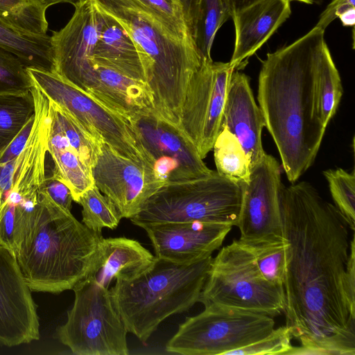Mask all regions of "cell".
Segmentation results:
<instances>
[{
	"mask_svg": "<svg viewBox=\"0 0 355 355\" xmlns=\"http://www.w3.org/2000/svg\"><path fill=\"white\" fill-rule=\"evenodd\" d=\"M292 184L280 198L288 244L284 313L300 345L288 354L355 355V311L345 288L349 226L312 184Z\"/></svg>",
	"mask_w": 355,
	"mask_h": 355,
	"instance_id": "1",
	"label": "cell"
},
{
	"mask_svg": "<svg viewBox=\"0 0 355 355\" xmlns=\"http://www.w3.org/2000/svg\"><path fill=\"white\" fill-rule=\"evenodd\" d=\"M324 42V31L314 26L261 62L259 107L291 183L313 164L327 128L316 114L313 94L315 60Z\"/></svg>",
	"mask_w": 355,
	"mask_h": 355,
	"instance_id": "2",
	"label": "cell"
},
{
	"mask_svg": "<svg viewBox=\"0 0 355 355\" xmlns=\"http://www.w3.org/2000/svg\"><path fill=\"white\" fill-rule=\"evenodd\" d=\"M103 238L40 189L37 202L15 206L12 250L32 292L73 289L94 270Z\"/></svg>",
	"mask_w": 355,
	"mask_h": 355,
	"instance_id": "3",
	"label": "cell"
},
{
	"mask_svg": "<svg viewBox=\"0 0 355 355\" xmlns=\"http://www.w3.org/2000/svg\"><path fill=\"white\" fill-rule=\"evenodd\" d=\"M133 40L153 98V110L177 125L191 77L202 58L193 42L169 31L135 0H92Z\"/></svg>",
	"mask_w": 355,
	"mask_h": 355,
	"instance_id": "4",
	"label": "cell"
},
{
	"mask_svg": "<svg viewBox=\"0 0 355 355\" xmlns=\"http://www.w3.org/2000/svg\"><path fill=\"white\" fill-rule=\"evenodd\" d=\"M212 258L180 263L155 257L137 277L116 279L110 290L128 332L145 344L164 320L198 302Z\"/></svg>",
	"mask_w": 355,
	"mask_h": 355,
	"instance_id": "5",
	"label": "cell"
},
{
	"mask_svg": "<svg viewBox=\"0 0 355 355\" xmlns=\"http://www.w3.org/2000/svg\"><path fill=\"white\" fill-rule=\"evenodd\" d=\"M243 185L216 171L203 178L165 183L130 219L148 223L201 221L236 226Z\"/></svg>",
	"mask_w": 355,
	"mask_h": 355,
	"instance_id": "6",
	"label": "cell"
},
{
	"mask_svg": "<svg viewBox=\"0 0 355 355\" xmlns=\"http://www.w3.org/2000/svg\"><path fill=\"white\" fill-rule=\"evenodd\" d=\"M198 302L272 318L283 313L286 305L284 287L263 276L251 250L239 240L222 248L212 258Z\"/></svg>",
	"mask_w": 355,
	"mask_h": 355,
	"instance_id": "7",
	"label": "cell"
},
{
	"mask_svg": "<svg viewBox=\"0 0 355 355\" xmlns=\"http://www.w3.org/2000/svg\"><path fill=\"white\" fill-rule=\"evenodd\" d=\"M72 307L58 327L59 340L76 355H128V331L111 290L89 273L72 289Z\"/></svg>",
	"mask_w": 355,
	"mask_h": 355,
	"instance_id": "8",
	"label": "cell"
},
{
	"mask_svg": "<svg viewBox=\"0 0 355 355\" xmlns=\"http://www.w3.org/2000/svg\"><path fill=\"white\" fill-rule=\"evenodd\" d=\"M272 317L226 306L211 304L187 318L167 342L168 353L182 355H230L268 335Z\"/></svg>",
	"mask_w": 355,
	"mask_h": 355,
	"instance_id": "9",
	"label": "cell"
},
{
	"mask_svg": "<svg viewBox=\"0 0 355 355\" xmlns=\"http://www.w3.org/2000/svg\"><path fill=\"white\" fill-rule=\"evenodd\" d=\"M27 69L34 86L49 101L96 131L119 153L150 167L126 118L55 73Z\"/></svg>",
	"mask_w": 355,
	"mask_h": 355,
	"instance_id": "10",
	"label": "cell"
},
{
	"mask_svg": "<svg viewBox=\"0 0 355 355\" xmlns=\"http://www.w3.org/2000/svg\"><path fill=\"white\" fill-rule=\"evenodd\" d=\"M128 121L150 168L165 183L200 178L213 172L180 127L153 108L134 114Z\"/></svg>",
	"mask_w": 355,
	"mask_h": 355,
	"instance_id": "11",
	"label": "cell"
},
{
	"mask_svg": "<svg viewBox=\"0 0 355 355\" xmlns=\"http://www.w3.org/2000/svg\"><path fill=\"white\" fill-rule=\"evenodd\" d=\"M235 67L230 62L202 60L191 77L178 126L204 159L221 130L227 88Z\"/></svg>",
	"mask_w": 355,
	"mask_h": 355,
	"instance_id": "12",
	"label": "cell"
},
{
	"mask_svg": "<svg viewBox=\"0 0 355 355\" xmlns=\"http://www.w3.org/2000/svg\"><path fill=\"white\" fill-rule=\"evenodd\" d=\"M243 185V198L236 227L239 241L249 247L282 243L281 166L272 155L251 168L249 181Z\"/></svg>",
	"mask_w": 355,
	"mask_h": 355,
	"instance_id": "13",
	"label": "cell"
},
{
	"mask_svg": "<svg viewBox=\"0 0 355 355\" xmlns=\"http://www.w3.org/2000/svg\"><path fill=\"white\" fill-rule=\"evenodd\" d=\"M92 173L94 184L121 217L129 219L165 184L150 167L122 155L105 142Z\"/></svg>",
	"mask_w": 355,
	"mask_h": 355,
	"instance_id": "14",
	"label": "cell"
},
{
	"mask_svg": "<svg viewBox=\"0 0 355 355\" xmlns=\"http://www.w3.org/2000/svg\"><path fill=\"white\" fill-rule=\"evenodd\" d=\"M61 30L51 36L55 73L89 93L95 83L93 53L98 37L96 8L92 0H83Z\"/></svg>",
	"mask_w": 355,
	"mask_h": 355,
	"instance_id": "15",
	"label": "cell"
},
{
	"mask_svg": "<svg viewBox=\"0 0 355 355\" xmlns=\"http://www.w3.org/2000/svg\"><path fill=\"white\" fill-rule=\"evenodd\" d=\"M15 252L0 243V344L15 347L40 338L37 306Z\"/></svg>",
	"mask_w": 355,
	"mask_h": 355,
	"instance_id": "16",
	"label": "cell"
},
{
	"mask_svg": "<svg viewBox=\"0 0 355 355\" xmlns=\"http://www.w3.org/2000/svg\"><path fill=\"white\" fill-rule=\"evenodd\" d=\"M139 227L146 231L156 257L180 263L211 256L232 227L201 221L148 223Z\"/></svg>",
	"mask_w": 355,
	"mask_h": 355,
	"instance_id": "17",
	"label": "cell"
},
{
	"mask_svg": "<svg viewBox=\"0 0 355 355\" xmlns=\"http://www.w3.org/2000/svg\"><path fill=\"white\" fill-rule=\"evenodd\" d=\"M226 127L240 141L250 162L251 168L266 154L262 145L265 121L256 103L249 77L234 71L227 88L221 128Z\"/></svg>",
	"mask_w": 355,
	"mask_h": 355,
	"instance_id": "18",
	"label": "cell"
},
{
	"mask_svg": "<svg viewBox=\"0 0 355 355\" xmlns=\"http://www.w3.org/2000/svg\"><path fill=\"white\" fill-rule=\"evenodd\" d=\"M291 13L289 0H258L234 12V47L230 64L238 68L259 50Z\"/></svg>",
	"mask_w": 355,
	"mask_h": 355,
	"instance_id": "19",
	"label": "cell"
},
{
	"mask_svg": "<svg viewBox=\"0 0 355 355\" xmlns=\"http://www.w3.org/2000/svg\"><path fill=\"white\" fill-rule=\"evenodd\" d=\"M94 5L98 29L92 57L94 66L146 83L139 54L130 35L114 17Z\"/></svg>",
	"mask_w": 355,
	"mask_h": 355,
	"instance_id": "20",
	"label": "cell"
},
{
	"mask_svg": "<svg viewBox=\"0 0 355 355\" xmlns=\"http://www.w3.org/2000/svg\"><path fill=\"white\" fill-rule=\"evenodd\" d=\"M155 256L138 241L125 237L103 238L92 274L109 288L114 279H130L147 270Z\"/></svg>",
	"mask_w": 355,
	"mask_h": 355,
	"instance_id": "21",
	"label": "cell"
},
{
	"mask_svg": "<svg viewBox=\"0 0 355 355\" xmlns=\"http://www.w3.org/2000/svg\"><path fill=\"white\" fill-rule=\"evenodd\" d=\"M128 120L135 113L153 108L148 84L112 69L95 66V83L88 93Z\"/></svg>",
	"mask_w": 355,
	"mask_h": 355,
	"instance_id": "22",
	"label": "cell"
},
{
	"mask_svg": "<svg viewBox=\"0 0 355 355\" xmlns=\"http://www.w3.org/2000/svg\"><path fill=\"white\" fill-rule=\"evenodd\" d=\"M50 116L47 152L54 164L51 175L68 187L73 201L78 202L80 196L94 184L92 169L71 148L51 112Z\"/></svg>",
	"mask_w": 355,
	"mask_h": 355,
	"instance_id": "23",
	"label": "cell"
},
{
	"mask_svg": "<svg viewBox=\"0 0 355 355\" xmlns=\"http://www.w3.org/2000/svg\"><path fill=\"white\" fill-rule=\"evenodd\" d=\"M0 48L18 57L28 68L55 73L51 36L21 31L0 20Z\"/></svg>",
	"mask_w": 355,
	"mask_h": 355,
	"instance_id": "24",
	"label": "cell"
},
{
	"mask_svg": "<svg viewBox=\"0 0 355 355\" xmlns=\"http://www.w3.org/2000/svg\"><path fill=\"white\" fill-rule=\"evenodd\" d=\"M313 94L316 114L323 126L327 128L336 112L343 89L326 42L320 49L315 60Z\"/></svg>",
	"mask_w": 355,
	"mask_h": 355,
	"instance_id": "25",
	"label": "cell"
},
{
	"mask_svg": "<svg viewBox=\"0 0 355 355\" xmlns=\"http://www.w3.org/2000/svg\"><path fill=\"white\" fill-rule=\"evenodd\" d=\"M49 103L51 114L58 122L70 146L83 162L92 169L104 142L103 139L98 133L69 112L53 103Z\"/></svg>",
	"mask_w": 355,
	"mask_h": 355,
	"instance_id": "26",
	"label": "cell"
},
{
	"mask_svg": "<svg viewBox=\"0 0 355 355\" xmlns=\"http://www.w3.org/2000/svg\"><path fill=\"white\" fill-rule=\"evenodd\" d=\"M216 172L239 184L247 183L251 174L249 158L239 139L222 127L214 146Z\"/></svg>",
	"mask_w": 355,
	"mask_h": 355,
	"instance_id": "27",
	"label": "cell"
},
{
	"mask_svg": "<svg viewBox=\"0 0 355 355\" xmlns=\"http://www.w3.org/2000/svg\"><path fill=\"white\" fill-rule=\"evenodd\" d=\"M34 113L35 101L31 90L22 94H0V152Z\"/></svg>",
	"mask_w": 355,
	"mask_h": 355,
	"instance_id": "28",
	"label": "cell"
},
{
	"mask_svg": "<svg viewBox=\"0 0 355 355\" xmlns=\"http://www.w3.org/2000/svg\"><path fill=\"white\" fill-rule=\"evenodd\" d=\"M46 10L38 0H0V20L30 34H46Z\"/></svg>",
	"mask_w": 355,
	"mask_h": 355,
	"instance_id": "29",
	"label": "cell"
},
{
	"mask_svg": "<svg viewBox=\"0 0 355 355\" xmlns=\"http://www.w3.org/2000/svg\"><path fill=\"white\" fill-rule=\"evenodd\" d=\"M231 17L223 0H202L192 38L202 60H212L211 50L216 34Z\"/></svg>",
	"mask_w": 355,
	"mask_h": 355,
	"instance_id": "30",
	"label": "cell"
},
{
	"mask_svg": "<svg viewBox=\"0 0 355 355\" xmlns=\"http://www.w3.org/2000/svg\"><path fill=\"white\" fill-rule=\"evenodd\" d=\"M82 207V223L91 230L101 233L103 228L116 229L122 218L112 200L94 184L78 201Z\"/></svg>",
	"mask_w": 355,
	"mask_h": 355,
	"instance_id": "31",
	"label": "cell"
},
{
	"mask_svg": "<svg viewBox=\"0 0 355 355\" xmlns=\"http://www.w3.org/2000/svg\"><path fill=\"white\" fill-rule=\"evenodd\" d=\"M335 207L340 211L349 227L355 230V174L343 168L323 171Z\"/></svg>",
	"mask_w": 355,
	"mask_h": 355,
	"instance_id": "32",
	"label": "cell"
},
{
	"mask_svg": "<svg viewBox=\"0 0 355 355\" xmlns=\"http://www.w3.org/2000/svg\"><path fill=\"white\" fill-rule=\"evenodd\" d=\"M247 247L252 252L263 276L270 283L283 286L288 247L286 240L282 243Z\"/></svg>",
	"mask_w": 355,
	"mask_h": 355,
	"instance_id": "33",
	"label": "cell"
},
{
	"mask_svg": "<svg viewBox=\"0 0 355 355\" xmlns=\"http://www.w3.org/2000/svg\"><path fill=\"white\" fill-rule=\"evenodd\" d=\"M147 12L175 35L193 42L179 0H135Z\"/></svg>",
	"mask_w": 355,
	"mask_h": 355,
	"instance_id": "34",
	"label": "cell"
},
{
	"mask_svg": "<svg viewBox=\"0 0 355 355\" xmlns=\"http://www.w3.org/2000/svg\"><path fill=\"white\" fill-rule=\"evenodd\" d=\"M33 87L27 67L21 60L0 48V94L26 93Z\"/></svg>",
	"mask_w": 355,
	"mask_h": 355,
	"instance_id": "35",
	"label": "cell"
},
{
	"mask_svg": "<svg viewBox=\"0 0 355 355\" xmlns=\"http://www.w3.org/2000/svg\"><path fill=\"white\" fill-rule=\"evenodd\" d=\"M293 338L289 329L282 326L264 338L232 351L230 355L288 354L293 347Z\"/></svg>",
	"mask_w": 355,
	"mask_h": 355,
	"instance_id": "36",
	"label": "cell"
},
{
	"mask_svg": "<svg viewBox=\"0 0 355 355\" xmlns=\"http://www.w3.org/2000/svg\"><path fill=\"white\" fill-rule=\"evenodd\" d=\"M40 190L45 193L54 203L62 209L71 211L73 200L68 187L51 174L46 176Z\"/></svg>",
	"mask_w": 355,
	"mask_h": 355,
	"instance_id": "37",
	"label": "cell"
},
{
	"mask_svg": "<svg viewBox=\"0 0 355 355\" xmlns=\"http://www.w3.org/2000/svg\"><path fill=\"white\" fill-rule=\"evenodd\" d=\"M35 122V113L10 143L0 152V163L17 158L24 148L31 134Z\"/></svg>",
	"mask_w": 355,
	"mask_h": 355,
	"instance_id": "38",
	"label": "cell"
},
{
	"mask_svg": "<svg viewBox=\"0 0 355 355\" xmlns=\"http://www.w3.org/2000/svg\"><path fill=\"white\" fill-rule=\"evenodd\" d=\"M353 234L349 243V251L346 266L345 288L350 307L355 311V242Z\"/></svg>",
	"mask_w": 355,
	"mask_h": 355,
	"instance_id": "39",
	"label": "cell"
},
{
	"mask_svg": "<svg viewBox=\"0 0 355 355\" xmlns=\"http://www.w3.org/2000/svg\"><path fill=\"white\" fill-rule=\"evenodd\" d=\"M355 6V0H332L322 12L315 26L325 31L326 28L337 18L345 8Z\"/></svg>",
	"mask_w": 355,
	"mask_h": 355,
	"instance_id": "40",
	"label": "cell"
},
{
	"mask_svg": "<svg viewBox=\"0 0 355 355\" xmlns=\"http://www.w3.org/2000/svg\"><path fill=\"white\" fill-rule=\"evenodd\" d=\"M179 1L182 5L187 28L192 37L202 0H179Z\"/></svg>",
	"mask_w": 355,
	"mask_h": 355,
	"instance_id": "41",
	"label": "cell"
},
{
	"mask_svg": "<svg viewBox=\"0 0 355 355\" xmlns=\"http://www.w3.org/2000/svg\"><path fill=\"white\" fill-rule=\"evenodd\" d=\"M343 26H352L355 24V6H349L343 9L337 16Z\"/></svg>",
	"mask_w": 355,
	"mask_h": 355,
	"instance_id": "42",
	"label": "cell"
},
{
	"mask_svg": "<svg viewBox=\"0 0 355 355\" xmlns=\"http://www.w3.org/2000/svg\"><path fill=\"white\" fill-rule=\"evenodd\" d=\"M258 0H223L230 15Z\"/></svg>",
	"mask_w": 355,
	"mask_h": 355,
	"instance_id": "43",
	"label": "cell"
},
{
	"mask_svg": "<svg viewBox=\"0 0 355 355\" xmlns=\"http://www.w3.org/2000/svg\"><path fill=\"white\" fill-rule=\"evenodd\" d=\"M46 9L48 7L60 3H68L76 6L83 0H38Z\"/></svg>",
	"mask_w": 355,
	"mask_h": 355,
	"instance_id": "44",
	"label": "cell"
},
{
	"mask_svg": "<svg viewBox=\"0 0 355 355\" xmlns=\"http://www.w3.org/2000/svg\"><path fill=\"white\" fill-rule=\"evenodd\" d=\"M290 1H295L298 2H302L306 4H312L313 3H317L321 0H289Z\"/></svg>",
	"mask_w": 355,
	"mask_h": 355,
	"instance_id": "45",
	"label": "cell"
}]
</instances>
